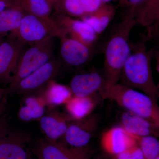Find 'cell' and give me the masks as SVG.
<instances>
[{
	"mask_svg": "<svg viewBox=\"0 0 159 159\" xmlns=\"http://www.w3.org/2000/svg\"><path fill=\"white\" fill-rule=\"evenodd\" d=\"M145 42L131 43V51L122 68L119 84L141 90L157 101L159 88L154 82L151 66L154 52L148 50Z\"/></svg>",
	"mask_w": 159,
	"mask_h": 159,
	"instance_id": "cell-1",
	"label": "cell"
},
{
	"mask_svg": "<svg viewBox=\"0 0 159 159\" xmlns=\"http://www.w3.org/2000/svg\"><path fill=\"white\" fill-rule=\"evenodd\" d=\"M136 24L133 17L126 15L113 29L106 41L102 71L107 85L119 83L123 66L131 53L129 39Z\"/></svg>",
	"mask_w": 159,
	"mask_h": 159,
	"instance_id": "cell-2",
	"label": "cell"
},
{
	"mask_svg": "<svg viewBox=\"0 0 159 159\" xmlns=\"http://www.w3.org/2000/svg\"><path fill=\"white\" fill-rule=\"evenodd\" d=\"M103 99L116 102L126 111L159 125V108L149 96L120 84L106 85L100 94Z\"/></svg>",
	"mask_w": 159,
	"mask_h": 159,
	"instance_id": "cell-3",
	"label": "cell"
},
{
	"mask_svg": "<svg viewBox=\"0 0 159 159\" xmlns=\"http://www.w3.org/2000/svg\"><path fill=\"white\" fill-rule=\"evenodd\" d=\"M53 39L31 45L29 49L24 50L14 75L9 84L8 88L6 89L7 96L12 95L16 87L21 80L54 57Z\"/></svg>",
	"mask_w": 159,
	"mask_h": 159,
	"instance_id": "cell-4",
	"label": "cell"
},
{
	"mask_svg": "<svg viewBox=\"0 0 159 159\" xmlns=\"http://www.w3.org/2000/svg\"><path fill=\"white\" fill-rule=\"evenodd\" d=\"M11 33L25 45L59 38L63 34L54 18L29 14H25L17 31Z\"/></svg>",
	"mask_w": 159,
	"mask_h": 159,
	"instance_id": "cell-5",
	"label": "cell"
},
{
	"mask_svg": "<svg viewBox=\"0 0 159 159\" xmlns=\"http://www.w3.org/2000/svg\"><path fill=\"white\" fill-rule=\"evenodd\" d=\"M32 154L37 159H89L91 152L86 146L69 148L57 141L40 139L32 142Z\"/></svg>",
	"mask_w": 159,
	"mask_h": 159,
	"instance_id": "cell-6",
	"label": "cell"
},
{
	"mask_svg": "<svg viewBox=\"0 0 159 159\" xmlns=\"http://www.w3.org/2000/svg\"><path fill=\"white\" fill-rule=\"evenodd\" d=\"M25 45L12 33L0 43V84L11 81Z\"/></svg>",
	"mask_w": 159,
	"mask_h": 159,
	"instance_id": "cell-7",
	"label": "cell"
},
{
	"mask_svg": "<svg viewBox=\"0 0 159 159\" xmlns=\"http://www.w3.org/2000/svg\"><path fill=\"white\" fill-rule=\"evenodd\" d=\"M61 66L59 60L53 57L39 68L21 80L12 95L29 94L46 86L57 76Z\"/></svg>",
	"mask_w": 159,
	"mask_h": 159,
	"instance_id": "cell-8",
	"label": "cell"
},
{
	"mask_svg": "<svg viewBox=\"0 0 159 159\" xmlns=\"http://www.w3.org/2000/svg\"><path fill=\"white\" fill-rule=\"evenodd\" d=\"M32 142L28 133L10 129L0 138V159H29Z\"/></svg>",
	"mask_w": 159,
	"mask_h": 159,
	"instance_id": "cell-9",
	"label": "cell"
},
{
	"mask_svg": "<svg viewBox=\"0 0 159 159\" xmlns=\"http://www.w3.org/2000/svg\"><path fill=\"white\" fill-rule=\"evenodd\" d=\"M59 39L61 57L67 65L82 66L89 62L93 57L94 46L88 45L64 34Z\"/></svg>",
	"mask_w": 159,
	"mask_h": 159,
	"instance_id": "cell-10",
	"label": "cell"
},
{
	"mask_svg": "<svg viewBox=\"0 0 159 159\" xmlns=\"http://www.w3.org/2000/svg\"><path fill=\"white\" fill-rule=\"evenodd\" d=\"M107 84L103 71H89L75 75L71 79L70 88L73 96L80 97L99 95Z\"/></svg>",
	"mask_w": 159,
	"mask_h": 159,
	"instance_id": "cell-11",
	"label": "cell"
},
{
	"mask_svg": "<svg viewBox=\"0 0 159 159\" xmlns=\"http://www.w3.org/2000/svg\"><path fill=\"white\" fill-rule=\"evenodd\" d=\"M54 19L65 35L88 45L94 46L98 35L85 21L61 14H55Z\"/></svg>",
	"mask_w": 159,
	"mask_h": 159,
	"instance_id": "cell-12",
	"label": "cell"
},
{
	"mask_svg": "<svg viewBox=\"0 0 159 159\" xmlns=\"http://www.w3.org/2000/svg\"><path fill=\"white\" fill-rule=\"evenodd\" d=\"M98 120L95 116L73 120L69 123L63 137L66 143L72 147L86 146L98 128Z\"/></svg>",
	"mask_w": 159,
	"mask_h": 159,
	"instance_id": "cell-13",
	"label": "cell"
},
{
	"mask_svg": "<svg viewBox=\"0 0 159 159\" xmlns=\"http://www.w3.org/2000/svg\"><path fill=\"white\" fill-rule=\"evenodd\" d=\"M102 148L114 156L125 151L137 144L136 140L121 126H116L107 130L101 138Z\"/></svg>",
	"mask_w": 159,
	"mask_h": 159,
	"instance_id": "cell-14",
	"label": "cell"
},
{
	"mask_svg": "<svg viewBox=\"0 0 159 159\" xmlns=\"http://www.w3.org/2000/svg\"><path fill=\"white\" fill-rule=\"evenodd\" d=\"M120 122L122 128L132 135L158 136L159 125L128 111L122 114Z\"/></svg>",
	"mask_w": 159,
	"mask_h": 159,
	"instance_id": "cell-15",
	"label": "cell"
},
{
	"mask_svg": "<svg viewBox=\"0 0 159 159\" xmlns=\"http://www.w3.org/2000/svg\"><path fill=\"white\" fill-rule=\"evenodd\" d=\"M72 120H73L69 115L52 112L40 118V127L45 135L46 139L57 141L63 137L70 122Z\"/></svg>",
	"mask_w": 159,
	"mask_h": 159,
	"instance_id": "cell-16",
	"label": "cell"
},
{
	"mask_svg": "<svg viewBox=\"0 0 159 159\" xmlns=\"http://www.w3.org/2000/svg\"><path fill=\"white\" fill-rule=\"evenodd\" d=\"M136 24L149 33L157 34L159 25V0H144L134 14Z\"/></svg>",
	"mask_w": 159,
	"mask_h": 159,
	"instance_id": "cell-17",
	"label": "cell"
},
{
	"mask_svg": "<svg viewBox=\"0 0 159 159\" xmlns=\"http://www.w3.org/2000/svg\"><path fill=\"white\" fill-rule=\"evenodd\" d=\"M116 13V9L113 6L103 3L96 11L86 15L80 19L89 24L99 35L107 29Z\"/></svg>",
	"mask_w": 159,
	"mask_h": 159,
	"instance_id": "cell-18",
	"label": "cell"
},
{
	"mask_svg": "<svg viewBox=\"0 0 159 159\" xmlns=\"http://www.w3.org/2000/svg\"><path fill=\"white\" fill-rule=\"evenodd\" d=\"M96 95L80 97L73 96L66 103V109L73 120H80L90 116L97 106Z\"/></svg>",
	"mask_w": 159,
	"mask_h": 159,
	"instance_id": "cell-19",
	"label": "cell"
},
{
	"mask_svg": "<svg viewBox=\"0 0 159 159\" xmlns=\"http://www.w3.org/2000/svg\"><path fill=\"white\" fill-rule=\"evenodd\" d=\"M73 96L70 87L52 80L46 86L42 97L46 104L56 106L66 104Z\"/></svg>",
	"mask_w": 159,
	"mask_h": 159,
	"instance_id": "cell-20",
	"label": "cell"
},
{
	"mask_svg": "<svg viewBox=\"0 0 159 159\" xmlns=\"http://www.w3.org/2000/svg\"><path fill=\"white\" fill-rule=\"evenodd\" d=\"M45 104L42 96L27 97L25 100V105L19 111V117L26 122L40 119L45 113Z\"/></svg>",
	"mask_w": 159,
	"mask_h": 159,
	"instance_id": "cell-21",
	"label": "cell"
},
{
	"mask_svg": "<svg viewBox=\"0 0 159 159\" xmlns=\"http://www.w3.org/2000/svg\"><path fill=\"white\" fill-rule=\"evenodd\" d=\"M25 13L19 8L11 6L0 13V34L7 36L9 32H16Z\"/></svg>",
	"mask_w": 159,
	"mask_h": 159,
	"instance_id": "cell-22",
	"label": "cell"
},
{
	"mask_svg": "<svg viewBox=\"0 0 159 159\" xmlns=\"http://www.w3.org/2000/svg\"><path fill=\"white\" fill-rule=\"evenodd\" d=\"M11 6L19 8L25 14L42 16H50L54 9L49 0H11Z\"/></svg>",
	"mask_w": 159,
	"mask_h": 159,
	"instance_id": "cell-23",
	"label": "cell"
},
{
	"mask_svg": "<svg viewBox=\"0 0 159 159\" xmlns=\"http://www.w3.org/2000/svg\"><path fill=\"white\" fill-rule=\"evenodd\" d=\"M55 14L82 18L85 16L81 0H59L54 6Z\"/></svg>",
	"mask_w": 159,
	"mask_h": 159,
	"instance_id": "cell-24",
	"label": "cell"
},
{
	"mask_svg": "<svg viewBox=\"0 0 159 159\" xmlns=\"http://www.w3.org/2000/svg\"><path fill=\"white\" fill-rule=\"evenodd\" d=\"M132 136L136 140L145 159H156L159 157V142L157 137Z\"/></svg>",
	"mask_w": 159,
	"mask_h": 159,
	"instance_id": "cell-25",
	"label": "cell"
},
{
	"mask_svg": "<svg viewBox=\"0 0 159 159\" xmlns=\"http://www.w3.org/2000/svg\"><path fill=\"white\" fill-rule=\"evenodd\" d=\"M115 157L116 159H145L138 144Z\"/></svg>",
	"mask_w": 159,
	"mask_h": 159,
	"instance_id": "cell-26",
	"label": "cell"
},
{
	"mask_svg": "<svg viewBox=\"0 0 159 159\" xmlns=\"http://www.w3.org/2000/svg\"><path fill=\"white\" fill-rule=\"evenodd\" d=\"M81 2L85 15L96 11L103 4L101 0H81Z\"/></svg>",
	"mask_w": 159,
	"mask_h": 159,
	"instance_id": "cell-27",
	"label": "cell"
},
{
	"mask_svg": "<svg viewBox=\"0 0 159 159\" xmlns=\"http://www.w3.org/2000/svg\"><path fill=\"white\" fill-rule=\"evenodd\" d=\"M9 119L8 115L4 114L0 117V138H2L10 129Z\"/></svg>",
	"mask_w": 159,
	"mask_h": 159,
	"instance_id": "cell-28",
	"label": "cell"
},
{
	"mask_svg": "<svg viewBox=\"0 0 159 159\" xmlns=\"http://www.w3.org/2000/svg\"><path fill=\"white\" fill-rule=\"evenodd\" d=\"M143 1L144 0H127L128 4L127 6L129 9L126 15L134 18L135 11Z\"/></svg>",
	"mask_w": 159,
	"mask_h": 159,
	"instance_id": "cell-29",
	"label": "cell"
},
{
	"mask_svg": "<svg viewBox=\"0 0 159 159\" xmlns=\"http://www.w3.org/2000/svg\"><path fill=\"white\" fill-rule=\"evenodd\" d=\"M11 6V0H0V13Z\"/></svg>",
	"mask_w": 159,
	"mask_h": 159,
	"instance_id": "cell-30",
	"label": "cell"
},
{
	"mask_svg": "<svg viewBox=\"0 0 159 159\" xmlns=\"http://www.w3.org/2000/svg\"><path fill=\"white\" fill-rule=\"evenodd\" d=\"M6 96H5L2 101H0V117L5 114L7 108V100Z\"/></svg>",
	"mask_w": 159,
	"mask_h": 159,
	"instance_id": "cell-31",
	"label": "cell"
},
{
	"mask_svg": "<svg viewBox=\"0 0 159 159\" xmlns=\"http://www.w3.org/2000/svg\"><path fill=\"white\" fill-rule=\"evenodd\" d=\"M6 96H7L6 95V89H4L0 87V101H2L3 98Z\"/></svg>",
	"mask_w": 159,
	"mask_h": 159,
	"instance_id": "cell-32",
	"label": "cell"
},
{
	"mask_svg": "<svg viewBox=\"0 0 159 159\" xmlns=\"http://www.w3.org/2000/svg\"><path fill=\"white\" fill-rule=\"evenodd\" d=\"M119 4L122 7H126L127 6V0H119Z\"/></svg>",
	"mask_w": 159,
	"mask_h": 159,
	"instance_id": "cell-33",
	"label": "cell"
},
{
	"mask_svg": "<svg viewBox=\"0 0 159 159\" xmlns=\"http://www.w3.org/2000/svg\"><path fill=\"white\" fill-rule=\"evenodd\" d=\"M49 2L52 4V5L53 6V7H54V5H55L59 0H49Z\"/></svg>",
	"mask_w": 159,
	"mask_h": 159,
	"instance_id": "cell-34",
	"label": "cell"
},
{
	"mask_svg": "<svg viewBox=\"0 0 159 159\" xmlns=\"http://www.w3.org/2000/svg\"><path fill=\"white\" fill-rule=\"evenodd\" d=\"M6 36L5 35H2V34H0V43L2 42V41L5 39V38Z\"/></svg>",
	"mask_w": 159,
	"mask_h": 159,
	"instance_id": "cell-35",
	"label": "cell"
},
{
	"mask_svg": "<svg viewBox=\"0 0 159 159\" xmlns=\"http://www.w3.org/2000/svg\"><path fill=\"white\" fill-rule=\"evenodd\" d=\"M101 1H102V3L107 4V3L110 2L114 1V0H101Z\"/></svg>",
	"mask_w": 159,
	"mask_h": 159,
	"instance_id": "cell-36",
	"label": "cell"
},
{
	"mask_svg": "<svg viewBox=\"0 0 159 159\" xmlns=\"http://www.w3.org/2000/svg\"><path fill=\"white\" fill-rule=\"evenodd\" d=\"M29 159H37V158H36V157L35 158H34V157H31V158H29Z\"/></svg>",
	"mask_w": 159,
	"mask_h": 159,
	"instance_id": "cell-37",
	"label": "cell"
},
{
	"mask_svg": "<svg viewBox=\"0 0 159 159\" xmlns=\"http://www.w3.org/2000/svg\"><path fill=\"white\" fill-rule=\"evenodd\" d=\"M156 159H159V157H158Z\"/></svg>",
	"mask_w": 159,
	"mask_h": 159,
	"instance_id": "cell-38",
	"label": "cell"
}]
</instances>
